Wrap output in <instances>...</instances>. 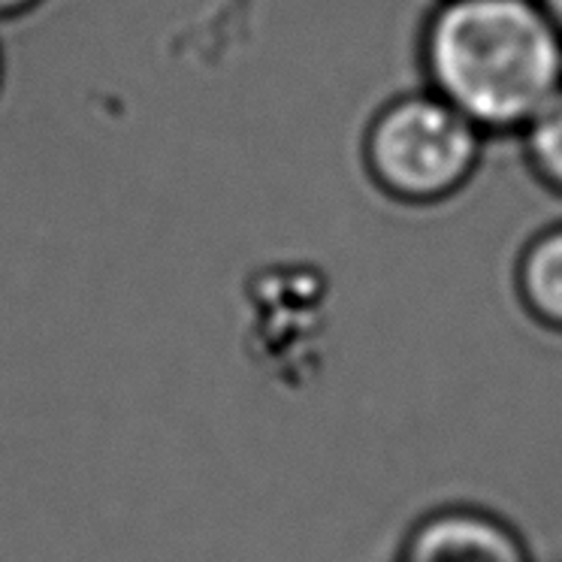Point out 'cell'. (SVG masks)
<instances>
[{"label": "cell", "mask_w": 562, "mask_h": 562, "mask_svg": "<svg viewBox=\"0 0 562 562\" xmlns=\"http://www.w3.org/2000/svg\"><path fill=\"white\" fill-rule=\"evenodd\" d=\"M429 67L465 119L532 122L562 88L560 27L529 0H453L429 34Z\"/></svg>", "instance_id": "1"}, {"label": "cell", "mask_w": 562, "mask_h": 562, "mask_svg": "<svg viewBox=\"0 0 562 562\" xmlns=\"http://www.w3.org/2000/svg\"><path fill=\"white\" fill-rule=\"evenodd\" d=\"M477 151L472 119L448 100L412 98L375 124L369 158L379 179L403 196H439L463 182Z\"/></svg>", "instance_id": "2"}, {"label": "cell", "mask_w": 562, "mask_h": 562, "mask_svg": "<svg viewBox=\"0 0 562 562\" xmlns=\"http://www.w3.org/2000/svg\"><path fill=\"white\" fill-rule=\"evenodd\" d=\"M403 562H529L512 526L481 512H441L405 541Z\"/></svg>", "instance_id": "3"}, {"label": "cell", "mask_w": 562, "mask_h": 562, "mask_svg": "<svg viewBox=\"0 0 562 562\" xmlns=\"http://www.w3.org/2000/svg\"><path fill=\"white\" fill-rule=\"evenodd\" d=\"M524 291L541 318L562 327V231L532 245L524 263Z\"/></svg>", "instance_id": "4"}, {"label": "cell", "mask_w": 562, "mask_h": 562, "mask_svg": "<svg viewBox=\"0 0 562 562\" xmlns=\"http://www.w3.org/2000/svg\"><path fill=\"white\" fill-rule=\"evenodd\" d=\"M529 148L541 172L562 188V88L532 119Z\"/></svg>", "instance_id": "5"}, {"label": "cell", "mask_w": 562, "mask_h": 562, "mask_svg": "<svg viewBox=\"0 0 562 562\" xmlns=\"http://www.w3.org/2000/svg\"><path fill=\"white\" fill-rule=\"evenodd\" d=\"M40 3H46V0H0V19L25 15L27 10H37Z\"/></svg>", "instance_id": "6"}, {"label": "cell", "mask_w": 562, "mask_h": 562, "mask_svg": "<svg viewBox=\"0 0 562 562\" xmlns=\"http://www.w3.org/2000/svg\"><path fill=\"white\" fill-rule=\"evenodd\" d=\"M544 3V13L550 15V22L562 31V0H541Z\"/></svg>", "instance_id": "7"}, {"label": "cell", "mask_w": 562, "mask_h": 562, "mask_svg": "<svg viewBox=\"0 0 562 562\" xmlns=\"http://www.w3.org/2000/svg\"><path fill=\"white\" fill-rule=\"evenodd\" d=\"M0 88H3V52H0Z\"/></svg>", "instance_id": "8"}]
</instances>
